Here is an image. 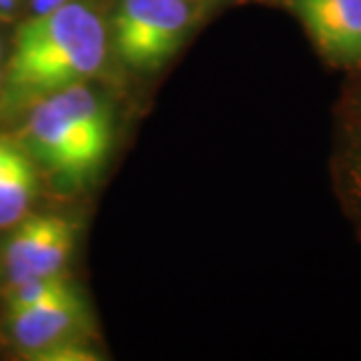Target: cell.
Masks as SVG:
<instances>
[{"label": "cell", "instance_id": "obj_1", "mask_svg": "<svg viewBox=\"0 0 361 361\" xmlns=\"http://www.w3.org/2000/svg\"><path fill=\"white\" fill-rule=\"evenodd\" d=\"M106 32L92 8L68 2L51 13L35 14L16 30L4 78L6 104L39 99L78 85L103 68Z\"/></svg>", "mask_w": 361, "mask_h": 361}, {"label": "cell", "instance_id": "obj_13", "mask_svg": "<svg viewBox=\"0 0 361 361\" xmlns=\"http://www.w3.org/2000/svg\"><path fill=\"white\" fill-rule=\"evenodd\" d=\"M0 75H2V73H0Z\"/></svg>", "mask_w": 361, "mask_h": 361}, {"label": "cell", "instance_id": "obj_3", "mask_svg": "<svg viewBox=\"0 0 361 361\" xmlns=\"http://www.w3.org/2000/svg\"><path fill=\"white\" fill-rule=\"evenodd\" d=\"M193 23L191 0H121L113 44L127 66L153 71L177 52Z\"/></svg>", "mask_w": 361, "mask_h": 361}, {"label": "cell", "instance_id": "obj_6", "mask_svg": "<svg viewBox=\"0 0 361 361\" xmlns=\"http://www.w3.org/2000/svg\"><path fill=\"white\" fill-rule=\"evenodd\" d=\"M6 322L16 345L26 353L68 341L82 323L87 322L85 305L77 291L49 301L23 307H8Z\"/></svg>", "mask_w": 361, "mask_h": 361}, {"label": "cell", "instance_id": "obj_10", "mask_svg": "<svg viewBox=\"0 0 361 361\" xmlns=\"http://www.w3.org/2000/svg\"><path fill=\"white\" fill-rule=\"evenodd\" d=\"M68 2H73V0H32L30 4H32V13L44 14L59 8V6H65Z\"/></svg>", "mask_w": 361, "mask_h": 361}, {"label": "cell", "instance_id": "obj_12", "mask_svg": "<svg viewBox=\"0 0 361 361\" xmlns=\"http://www.w3.org/2000/svg\"><path fill=\"white\" fill-rule=\"evenodd\" d=\"M0 52H2V47H0Z\"/></svg>", "mask_w": 361, "mask_h": 361}, {"label": "cell", "instance_id": "obj_7", "mask_svg": "<svg viewBox=\"0 0 361 361\" xmlns=\"http://www.w3.org/2000/svg\"><path fill=\"white\" fill-rule=\"evenodd\" d=\"M37 193V171L20 145L0 135V227L23 219Z\"/></svg>", "mask_w": 361, "mask_h": 361}, {"label": "cell", "instance_id": "obj_8", "mask_svg": "<svg viewBox=\"0 0 361 361\" xmlns=\"http://www.w3.org/2000/svg\"><path fill=\"white\" fill-rule=\"evenodd\" d=\"M341 180L351 209L361 217V82L351 90L341 123Z\"/></svg>", "mask_w": 361, "mask_h": 361}, {"label": "cell", "instance_id": "obj_4", "mask_svg": "<svg viewBox=\"0 0 361 361\" xmlns=\"http://www.w3.org/2000/svg\"><path fill=\"white\" fill-rule=\"evenodd\" d=\"M75 247V227L54 215L25 219L6 247V267L13 285L37 277L63 275Z\"/></svg>", "mask_w": 361, "mask_h": 361}, {"label": "cell", "instance_id": "obj_2", "mask_svg": "<svg viewBox=\"0 0 361 361\" xmlns=\"http://www.w3.org/2000/svg\"><path fill=\"white\" fill-rule=\"evenodd\" d=\"M111 113L103 99L78 82L32 103L26 121L28 151L52 175L82 183L111 149Z\"/></svg>", "mask_w": 361, "mask_h": 361}, {"label": "cell", "instance_id": "obj_9", "mask_svg": "<svg viewBox=\"0 0 361 361\" xmlns=\"http://www.w3.org/2000/svg\"><path fill=\"white\" fill-rule=\"evenodd\" d=\"M37 360L44 361H87V360H97V355H92V351L89 348H82L78 343H73L71 339L63 341V343H56L52 348H47L35 353Z\"/></svg>", "mask_w": 361, "mask_h": 361}, {"label": "cell", "instance_id": "obj_11", "mask_svg": "<svg viewBox=\"0 0 361 361\" xmlns=\"http://www.w3.org/2000/svg\"><path fill=\"white\" fill-rule=\"evenodd\" d=\"M16 2L18 0H0V16L2 18L11 16L14 13V8H16Z\"/></svg>", "mask_w": 361, "mask_h": 361}, {"label": "cell", "instance_id": "obj_5", "mask_svg": "<svg viewBox=\"0 0 361 361\" xmlns=\"http://www.w3.org/2000/svg\"><path fill=\"white\" fill-rule=\"evenodd\" d=\"M317 52L334 66H361V0H287Z\"/></svg>", "mask_w": 361, "mask_h": 361}]
</instances>
